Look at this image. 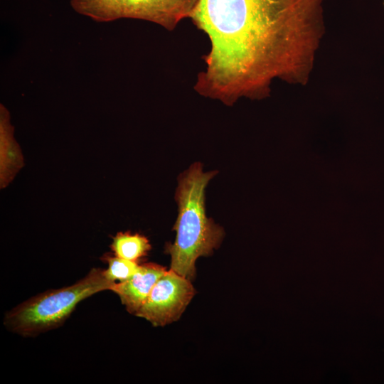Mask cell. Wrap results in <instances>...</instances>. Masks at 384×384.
<instances>
[{
	"mask_svg": "<svg viewBox=\"0 0 384 384\" xmlns=\"http://www.w3.org/2000/svg\"><path fill=\"white\" fill-rule=\"evenodd\" d=\"M115 284L105 270L93 268L70 286L46 291L13 308L5 314L4 324L21 336H36L59 326L78 303L99 292L111 290Z\"/></svg>",
	"mask_w": 384,
	"mask_h": 384,
	"instance_id": "3957f363",
	"label": "cell"
},
{
	"mask_svg": "<svg viewBox=\"0 0 384 384\" xmlns=\"http://www.w3.org/2000/svg\"><path fill=\"white\" fill-rule=\"evenodd\" d=\"M112 249L115 256L137 262L151 249L147 238L139 234L119 233L113 238Z\"/></svg>",
	"mask_w": 384,
	"mask_h": 384,
	"instance_id": "ba28073f",
	"label": "cell"
},
{
	"mask_svg": "<svg viewBox=\"0 0 384 384\" xmlns=\"http://www.w3.org/2000/svg\"><path fill=\"white\" fill-rule=\"evenodd\" d=\"M194 294L190 279L170 269L158 279L135 315L155 326H164L179 319Z\"/></svg>",
	"mask_w": 384,
	"mask_h": 384,
	"instance_id": "5b68a950",
	"label": "cell"
},
{
	"mask_svg": "<svg viewBox=\"0 0 384 384\" xmlns=\"http://www.w3.org/2000/svg\"><path fill=\"white\" fill-rule=\"evenodd\" d=\"M105 260L108 264V267L105 270V274L107 277L114 282H124L131 277L139 269L137 262L124 259L117 256L105 257Z\"/></svg>",
	"mask_w": 384,
	"mask_h": 384,
	"instance_id": "9c48e42d",
	"label": "cell"
},
{
	"mask_svg": "<svg viewBox=\"0 0 384 384\" xmlns=\"http://www.w3.org/2000/svg\"><path fill=\"white\" fill-rule=\"evenodd\" d=\"M324 0H198L190 18L210 43L194 90L231 105L275 80L307 83L324 33Z\"/></svg>",
	"mask_w": 384,
	"mask_h": 384,
	"instance_id": "6da1fadb",
	"label": "cell"
},
{
	"mask_svg": "<svg viewBox=\"0 0 384 384\" xmlns=\"http://www.w3.org/2000/svg\"><path fill=\"white\" fill-rule=\"evenodd\" d=\"M198 0H70L77 13L95 21L134 18L158 24L172 31L190 18Z\"/></svg>",
	"mask_w": 384,
	"mask_h": 384,
	"instance_id": "277c9868",
	"label": "cell"
},
{
	"mask_svg": "<svg viewBox=\"0 0 384 384\" xmlns=\"http://www.w3.org/2000/svg\"><path fill=\"white\" fill-rule=\"evenodd\" d=\"M215 171L203 172L202 164H193L180 176L176 193L178 215L174 229L176 237L166 251L171 257V270L191 279L195 263L218 247L223 232L206 214L205 189Z\"/></svg>",
	"mask_w": 384,
	"mask_h": 384,
	"instance_id": "7a4b0ae2",
	"label": "cell"
},
{
	"mask_svg": "<svg viewBox=\"0 0 384 384\" xmlns=\"http://www.w3.org/2000/svg\"><path fill=\"white\" fill-rule=\"evenodd\" d=\"M1 186H4L22 164L21 151L14 138L9 113L0 106Z\"/></svg>",
	"mask_w": 384,
	"mask_h": 384,
	"instance_id": "52a82bcc",
	"label": "cell"
},
{
	"mask_svg": "<svg viewBox=\"0 0 384 384\" xmlns=\"http://www.w3.org/2000/svg\"><path fill=\"white\" fill-rule=\"evenodd\" d=\"M166 272L165 267L154 263L139 266L128 279L117 282L111 289L116 293L127 310L136 314L146 300L158 279Z\"/></svg>",
	"mask_w": 384,
	"mask_h": 384,
	"instance_id": "8992f818",
	"label": "cell"
}]
</instances>
